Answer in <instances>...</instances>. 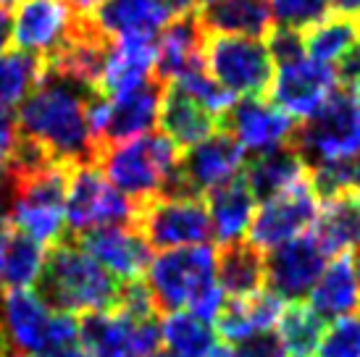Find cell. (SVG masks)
<instances>
[{
  "mask_svg": "<svg viewBox=\"0 0 360 357\" xmlns=\"http://www.w3.org/2000/svg\"><path fill=\"white\" fill-rule=\"evenodd\" d=\"M34 289V294L48 308L69 316L116 310L124 294V284L119 278L110 276L66 234L45 249V263Z\"/></svg>",
  "mask_w": 360,
  "mask_h": 357,
  "instance_id": "obj_2",
  "label": "cell"
},
{
  "mask_svg": "<svg viewBox=\"0 0 360 357\" xmlns=\"http://www.w3.org/2000/svg\"><path fill=\"white\" fill-rule=\"evenodd\" d=\"M331 260L329 249L313 234H302L263 255L266 263V289L284 302H302L305 294L316 287L326 263Z\"/></svg>",
  "mask_w": 360,
  "mask_h": 357,
  "instance_id": "obj_12",
  "label": "cell"
},
{
  "mask_svg": "<svg viewBox=\"0 0 360 357\" xmlns=\"http://www.w3.org/2000/svg\"><path fill=\"white\" fill-rule=\"evenodd\" d=\"M42 263H45V245L37 239L21 234L16 228L8 231L6 242V255H3V273L0 281L6 289H30L40 276Z\"/></svg>",
  "mask_w": 360,
  "mask_h": 357,
  "instance_id": "obj_32",
  "label": "cell"
},
{
  "mask_svg": "<svg viewBox=\"0 0 360 357\" xmlns=\"http://www.w3.org/2000/svg\"><path fill=\"white\" fill-rule=\"evenodd\" d=\"M98 100H103L98 89L42 71L37 87L21 103L16 131L58 163H92V108Z\"/></svg>",
  "mask_w": 360,
  "mask_h": 357,
  "instance_id": "obj_1",
  "label": "cell"
},
{
  "mask_svg": "<svg viewBox=\"0 0 360 357\" xmlns=\"http://www.w3.org/2000/svg\"><path fill=\"white\" fill-rule=\"evenodd\" d=\"M337 84L347 89H355L360 84V42L352 50H347L340 60H337Z\"/></svg>",
  "mask_w": 360,
  "mask_h": 357,
  "instance_id": "obj_40",
  "label": "cell"
},
{
  "mask_svg": "<svg viewBox=\"0 0 360 357\" xmlns=\"http://www.w3.org/2000/svg\"><path fill=\"white\" fill-rule=\"evenodd\" d=\"M205 208L210 216V226H213V237L221 245H231L245 239L248 228H250L252 213L258 208V202L252 197L250 187L245 184V178L234 176L226 184L205 192Z\"/></svg>",
  "mask_w": 360,
  "mask_h": 357,
  "instance_id": "obj_23",
  "label": "cell"
},
{
  "mask_svg": "<svg viewBox=\"0 0 360 357\" xmlns=\"http://www.w3.org/2000/svg\"><path fill=\"white\" fill-rule=\"evenodd\" d=\"M166 82L150 77L140 87L129 89L116 98H103L92 108V134H95V152L108 145L129 142L142 131L153 129L158 121L160 98Z\"/></svg>",
  "mask_w": 360,
  "mask_h": 357,
  "instance_id": "obj_11",
  "label": "cell"
},
{
  "mask_svg": "<svg viewBox=\"0 0 360 357\" xmlns=\"http://www.w3.org/2000/svg\"><path fill=\"white\" fill-rule=\"evenodd\" d=\"M163 8L169 11L171 19H179V16H190L198 11V0H160Z\"/></svg>",
  "mask_w": 360,
  "mask_h": 357,
  "instance_id": "obj_41",
  "label": "cell"
},
{
  "mask_svg": "<svg viewBox=\"0 0 360 357\" xmlns=\"http://www.w3.org/2000/svg\"><path fill=\"white\" fill-rule=\"evenodd\" d=\"M266 50H269L271 60L276 66H290L295 60L305 58V37L297 30H287V27H271L266 34Z\"/></svg>",
  "mask_w": 360,
  "mask_h": 357,
  "instance_id": "obj_37",
  "label": "cell"
},
{
  "mask_svg": "<svg viewBox=\"0 0 360 357\" xmlns=\"http://www.w3.org/2000/svg\"><path fill=\"white\" fill-rule=\"evenodd\" d=\"M290 148L297 150L308 166L360 155V103L355 92L347 87L334 89L295 126Z\"/></svg>",
  "mask_w": 360,
  "mask_h": 357,
  "instance_id": "obj_4",
  "label": "cell"
},
{
  "mask_svg": "<svg viewBox=\"0 0 360 357\" xmlns=\"http://www.w3.org/2000/svg\"><path fill=\"white\" fill-rule=\"evenodd\" d=\"M150 249H179L208 245L213 239L208 208L202 200L153 197L137 202L134 223Z\"/></svg>",
  "mask_w": 360,
  "mask_h": 357,
  "instance_id": "obj_10",
  "label": "cell"
},
{
  "mask_svg": "<svg viewBox=\"0 0 360 357\" xmlns=\"http://www.w3.org/2000/svg\"><path fill=\"white\" fill-rule=\"evenodd\" d=\"M321 357H360V316L337 318L321 339Z\"/></svg>",
  "mask_w": 360,
  "mask_h": 357,
  "instance_id": "obj_36",
  "label": "cell"
},
{
  "mask_svg": "<svg viewBox=\"0 0 360 357\" xmlns=\"http://www.w3.org/2000/svg\"><path fill=\"white\" fill-rule=\"evenodd\" d=\"M234 357H287L284 344L276 331H260L252 334L245 342H240L237 347L231 349Z\"/></svg>",
  "mask_w": 360,
  "mask_h": 357,
  "instance_id": "obj_38",
  "label": "cell"
},
{
  "mask_svg": "<svg viewBox=\"0 0 360 357\" xmlns=\"http://www.w3.org/2000/svg\"><path fill=\"white\" fill-rule=\"evenodd\" d=\"M208 357H234L231 355V349L229 347H219V344H216V347L210 349V355Z\"/></svg>",
  "mask_w": 360,
  "mask_h": 357,
  "instance_id": "obj_48",
  "label": "cell"
},
{
  "mask_svg": "<svg viewBox=\"0 0 360 357\" xmlns=\"http://www.w3.org/2000/svg\"><path fill=\"white\" fill-rule=\"evenodd\" d=\"M321 202L308 187V181H302L290 192H284L279 197H271L260 202L252 213L250 228L245 234V242H250L255 249H274L290 242L295 237L308 234V228L319 219Z\"/></svg>",
  "mask_w": 360,
  "mask_h": 357,
  "instance_id": "obj_13",
  "label": "cell"
},
{
  "mask_svg": "<svg viewBox=\"0 0 360 357\" xmlns=\"http://www.w3.org/2000/svg\"><path fill=\"white\" fill-rule=\"evenodd\" d=\"M355 273H358V281H360V252L355 255Z\"/></svg>",
  "mask_w": 360,
  "mask_h": 357,
  "instance_id": "obj_51",
  "label": "cell"
},
{
  "mask_svg": "<svg viewBox=\"0 0 360 357\" xmlns=\"http://www.w3.org/2000/svg\"><path fill=\"white\" fill-rule=\"evenodd\" d=\"M316 237L329 249L331 258L360 249V195L350 189L345 195L321 202Z\"/></svg>",
  "mask_w": 360,
  "mask_h": 357,
  "instance_id": "obj_28",
  "label": "cell"
},
{
  "mask_svg": "<svg viewBox=\"0 0 360 357\" xmlns=\"http://www.w3.org/2000/svg\"><path fill=\"white\" fill-rule=\"evenodd\" d=\"M66 3H69L77 16H92V11L98 8L103 0H66Z\"/></svg>",
  "mask_w": 360,
  "mask_h": 357,
  "instance_id": "obj_43",
  "label": "cell"
},
{
  "mask_svg": "<svg viewBox=\"0 0 360 357\" xmlns=\"http://www.w3.org/2000/svg\"><path fill=\"white\" fill-rule=\"evenodd\" d=\"M310 308L323 320L345 318L360 310V281L352 252H342L326 263L316 287L310 289Z\"/></svg>",
  "mask_w": 360,
  "mask_h": 357,
  "instance_id": "obj_24",
  "label": "cell"
},
{
  "mask_svg": "<svg viewBox=\"0 0 360 357\" xmlns=\"http://www.w3.org/2000/svg\"><path fill=\"white\" fill-rule=\"evenodd\" d=\"M202 48L205 32L198 21V11L171 19L155 42V77L160 82H174L190 71L202 69Z\"/></svg>",
  "mask_w": 360,
  "mask_h": 357,
  "instance_id": "obj_18",
  "label": "cell"
},
{
  "mask_svg": "<svg viewBox=\"0 0 360 357\" xmlns=\"http://www.w3.org/2000/svg\"><path fill=\"white\" fill-rule=\"evenodd\" d=\"M352 92H355V98H358V103H360V84L355 89H352Z\"/></svg>",
  "mask_w": 360,
  "mask_h": 357,
  "instance_id": "obj_53",
  "label": "cell"
},
{
  "mask_svg": "<svg viewBox=\"0 0 360 357\" xmlns=\"http://www.w3.org/2000/svg\"><path fill=\"white\" fill-rule=\"evenodd\" d=\"M148 289L158 313H179L190 299L216 281V249L210 245L163 249L148 268Z\"/></svg>",
  "mask_w": 360,
  "mask_h": 357,
  "instance_id": "obj_7",
  "label": "cell"
},
{
  "mask_svg": "<svg viewBox=\"0 0 360 357\" xmlns=\"http://www.w3.org/2000/svg\"><path fill=\"white\" fill-rule=\"evenodd\" d=\"M69 237L92 260H98L110 276L119 278L121 284L142 281L153 263L150 245L129 223L92 228V231H79V234H69Z\"/></svg>",
  "mask_w": 360,
  "mask_h": 357,
  "instance_id": "obj_14",
  "label": "cell"
},
{
  "mask_svg": "<svg viewBox=\"0 0 360 357\" xmlns=\"http://www.w3.org/2000/svg\"><path fill=\"white\" fill-rule=\"evenodd\" d=\"M90 21L110 40H155V34L169 24L171 16L160 0H103L92 11Z\"/></svg>",
  "mask_w": 360,
  "mask_h": 357,
  "instance_id": "obj_19",
  "label": "cell"
},
{
  "mask_svg": "<svg viewBox=\"0 0 360 357\" xmlns=\"http://www.w3.org/2000/svg\"><path fill=\"white\" fill-rule=\"evenodd\" d=\"M0 326L8 349L24 357L79 342L77 318L51 310L30 289H6L0 294Z\"/></svg>",
  "mask_w": 360,
  "mask_h": 357,
  "instance_id": "obj_5",
  "label": "cell"
},
{
  "mask_svg": "<svg viewBox=\"0 0 360 357\" xmlns=\"http://www.w3.org/2000/svg\"><path fill=\"white\" fill-rule=\"evenodd\" d=\"M137 202L124 197L119 189L103 176L95 163H77L66 192V223L69 234L92 231L103 226L134 223Z\"/></svg>",
  "mask_w": 360,
  "mask_h": 357,
  "instance_id": "obj_8",
  "label": "cell"
},
{
  "mask_svg": "<svg viewBox=\"0 0 360 357\" xmlns=\"http://www.w3.org/2000/svg\"><path fill=\"white\" fill-rule=\"evenodd\" d=\"M77 13L66 0H16L11 37L16 50L45 58L66 42Z\"/></svg>",
  "mask_w": 360,
  "mask_h": 357,
  "instance_id": "obj_16",
  "label": "cell"
},
{
  "mask_svg": "<svg viewBox=\"0 0 360 357\" xmlns=\"http://www.w3.org/2000/svg\"><path fill=\"white\" fill-rule=\"evenodd\" d=\"M181 158V150L166 134L145 137L108 145L95 152V166L119 189L124 197L145 202L160 195V187Z\"/></svg>",
  "mask_w": 360,
  "mask_h": 357,
  "instance_id": "obj_3",
  "label": "cell"
},
{
  "mask_svg": "<svg viewBox=\"0 0 360 357\" xmlns=\"http://www.w3.org/2000/svg\"><path fill=\"white\" fill-rule=\"evenodd\" d=\"M352 192L360 195V155L352 158Z\"/></svg>",
  "mask_w": 360,
  "mask_h": 357,
  "instance_id": "obj_47",
  "label": "cell"
},
{
  "mask_svg": "<svg viewBox=\"0 0 360 357\" xmlns=\"http://www.w3.org/2000/svg\"><path fill=\"white\" fill-rule=\"evenodd\" d=\"M284 305L287 302L269 289H260L258 294L245 299L229 297L216 318V334L229 344H240L252 334L271 331L276 326Z\"/></svg>",
  "mask_w": 360,
  "mask_h": 357,
  "instance_id": "obj_22",
  "label": "cell"
},
{
  "mask_svg": "<svg viewBox=\"0 0 360 357\" xmlns=\"http://www.w3.org/2000/svg\"><path fill=\"white\" fill-rule=\"evenodd\" d=\"M171 84H176L179 89H184L192 100H198L202 108H208L210 113H213V116H219V119L231 108V103H234V95L221 87L219 82L213 79L208 71H205V66L198 69V71L184 74V77L174 79Z\"/></svg>",
  "mask_w": 360,
  "mask_h": 357,
  "instance_id": "obj_35",
  "label": "cell"
},
{
  "mask_svg": "<svg viewBox=\"0 0 360 357\" xmlns=\"http://www.w3.org/2000/svg\"><path fill=\"white\" fill-rule=\"evenodd\" d=\"M216 339V328L192 313H169L160 323V347L171 357H208Z\"/></svg>",
  "mask_w": 360,
  "mask_h": 357,
  "instance_id": "obj_29",
  "label": "cell"
},
{
  "mask_svg": "<svg viewBox=\"0 0 360 357\" xmlns=\"http://www.w3.org/2000/svg\"><path fill=\"white\" fill-rule=\"evenodd\" d=\"M8 349V342H6V334H3V326H0V355Z\"/></svg>",
  "mask_w": 360,
  "mask_h": 357,
  "instance_id": "obj_49",
  "label": "cell"
},
{
  "mask_svg": "<svg viewBox=\"0 0 360 357\" xmlns=\"http://www.w3.org/2000/svg\"><path fill=\"white\" fill-rule=\"evenodd\" d=\"M329 8H334V13L355 16V13H360V0H329Z\"/></svg>",
  "mask_w": 360,
  "mask_h": 357,
  "instance_id": "obj_44",
  "label": "cell"
},
{
  "mask_svg": "<svg viewBox=\"0 0 360 357\" xmlns=\"http://www.w3.org/2000/svg\"><path fill=\"white\" fill-rule=\"evenodd\" d=\"M271 21L287 30H310L329 16V0H266Z\"/></svg>",
  "mask_w": 360,
  "mask_h": 357,
  "instance_id": "obj_34",
  "label": "cell"
},
{
  "mask_svg": "<svg viewBox=\"0 0 360 357\" xmlns=\"http://www.w3.org/2000/svg\"><path fill=\"white\" fill-rule=\"evenodd\" d=\"M242 178L250 187L255 202H266L271 197H279L292 187L308 181V163L295 148L284 145L271 152H258L252 160L242 166Z\"/></svg>",
  "mask_w": 360,
  "mask_h": 357,
  "instance_id": "obj_21",
  "label": "cell"
},
{
  "mask_svg": "<svg viewBox=\"0 0 360 357\" xmlns=\"http://www.w3.org/2000/svg\"><path fill=\"white\" fill-rule=\"evenodd\" d=\"M87 357H153L160 352V320L134 318L124 310L84 313L77 320Z\"/></svg>",
  "mask_w": 360,
  "mask_h": 357,
  "instance_id": "obj_9",
  "label": "cell"
},
{
  "mask_svg": "<svg viewBox=\"0 0 360 357\" xmlns=\"http://www.w3.org/2000/svg\"><path fill=\"white\" fill-rule=\"evenodd\" d=\"M205 3H213V0H202V6H205Z\"/></svg>",
  "mask_w": 360,
  "mask_h": 357,
  "instance_id": "obj_55",
  "label": "cell"
},
{
  "mask_svg": "<svg viewBox=\"0 0 360 357\" xmlns=\"http://www.w3.org/2000/svg\"><path fill=\"white\" fill-rule=\"evenodd\" d=\"M216 281L229 297L245 299L258 294L260 289H266L263 252L245 239L221 245V249H216Z\"/></svg>",
  "mask_w": 360,
  "mask_h": 357,
  "instance_id": "obj_27",
  "label": "cell"
},
{
  "mask_svg": "<svg viewBox=\"0 0 360 357\" xmlns=\"http://www.w3.org/2000/svg\"><path fill=\"white\" fill-rule=\"evenodd\" d=\"M153 357H171V355H166V352H155Z\"/></svg>",
  "mask_w": 360,
  "mask_h": 357,
  "instance_id": "obj_54",
  "label": "cell"
},
{
  "mask_svg": "<svg viewBox=\"0 0 360 357\" xmlns=\"http://www.w3.org/2000/svg\"><path fill=\"white\" fill-rule=\"evenodd\" d=\"M13 3H16V0H0V6H3V8H8V6H13Z\"/></svg>",
  "mask_w": 360,
  "mask_h": 357,
  "instance_id": "obj_52",
  "label": "cell"
},
{
  "mask_svg": "<svg viewBox=\"0 0 360 357\" xmlns=\"http://www.w3.org/2000/svg\"><path fill=\"white\" fill-rule=\"evenodd\" d=\"M295 126L297 124L292 121L290 113H284L263 98L234 100L231 108L219 119L221 131L237 139L242 150H255V152H271L290 145Z\"/></svg>",
  "mask_w": 360,
  "mask_h": 357,
  "instance_id": "obj_15",
  "label": "cell"
},
{
  "mask_svg": "<svg viewBox=\"0 0 360 357\" xmlns=\"http://www.w3.org/2000/svg\"><path fill=\"white\" fill-rule=\"evenodd\" d=\"M150 77H155V40L148 37L113 40L101 79V92L105 98H116L140 87Z\"/></svg>",
  "mask_w": 360,
  "mask_h": 357,
  "instance_id": "obj_25",
  "label": "cell"
},
{
  "mask_svg": "<svg viewBox=\"0 0 360 357\" xmlns=\"http://www.w3.org/2000/svg\"><path fill=\"white\" fill-rule=\"evenodd\" d=\"M202 63L213 79L231 95L260 98L274 79V60L266 42L258 37H234V34H205Z\"/></svg>",
  "mask_w": 360,
  "mask_h": 357,
  "instance_id": "obj_6",
  "label": "cell"
},
{
  "mask_svg": "<svg viewBox=\"0 0 360 357\" xmlns=\"http://www.w3.org/2000/svg\"><path fill=\"white\" fill-rule=\"evenodd\" d=\"M16 150V116L11 108H0V176H6Z\"/></svg>",
  "mask_w": 360,
  "mask_h": 357,
  "instance_id": "obj_39",
  "label": "cell"
},
{
  "mask_svg": "<svg viewBox=\"0 0 360 357\" xmlns=\"http://www.w3.org/2000/svg\"><path fill=\"white\" fill-rule=\"evenodd\" d=\"M158 121L160 134H166L181 152L219 131V116H213L208 108H202L198 100H192L184 89L171 82H166L160 98Z\"/></svg>",
  "mask_w": 360,
  "mask_h": 357,
  "instance_id": "obj_20",
  "label": "cell"
},
{
  "mask_svg": "<svg viewBox=\"0 0 360 357\" xmlns=\"http://www.w3.org/2000/svg\"><path fill=\"white\" fill-rule=\"evenodd\" d=\"M198 21L205 34L260 37L271 30V11L266 0H213L198 8Z\"/></svg>",
  "mask_w": 360,
  "mask_h": 357,
  "instance_id": "obj_26",
  "label": "cell"
},
{
  "mask_svg": "<svg viewBox=\"0 0 360 357\" xmlns=\"http://www.w3.org/2000/svg\"><path fill=\"white\" fill-rule=\"evenodd\" d=\"M323 331H326V320L310 308L308 302L284 305L276 334L284 344L287 357H316Z\"/></svg>",
  "mask_w": 360,
  "mask_h": 357,
  "instance_id": "obj_30",
  "label": "cell"
},
{
  "mask_svg": "<svg viewBox=\"0 0 360 357\" xmlns=\"http://www.w3.org/2000/svg\"><path fill=\"white\" fill-rule=\"evenodd\" d=\"M37 357H87L84 355V349H79L77 344H71V347H58V349H48V352H42Z\"/></svg>",
  "mask_w": 360,
  "mask_h": 357,
  "instance_id": "obj_45",
  "label": "cell"
},
{
  "mask_svg": "<svg viewBox=\"0 0 360 357\" xmlns=\"http://www.w3.org/2000/svg\"><path fill=\"white\" fill-rule=\"evenodd\" d=\"M42 77V60L24 50L0 53V108H13L30 98Z\"/></svg>",
  "mask_w": 360,
  "mask_h": 357,
  "instance_id": "obj_33",
  "label": "cell"
},
{
  "mask_svg": "<svg viewBox=\"0 0 360 357\" xmlns=\"http://www.w3.org/2000/svg\"><path fill=\"white\" fill-rule=\"evenodd\" d=\"M358 24H360V16H358Z\"/></svg>",
  "mask_w": 360,
  "mask_h": 357,
  "instance_id": "obj_56",
  "label": "cell"
},
{
  "mask_svg": "<svg viewBox=\"0 0 360 357\" xmlns=\"http://www.w3.org/2000/svg\"><path fill=\"white\" fill-rule=\"evenodd\" d=\"M8 37H11V19H8V13H6V8L0 6V50L11 42Z\"/></svg>",
  "mask_w": 360,
  "mask_h": 357,
  "instance_id": "obj_46",
  "label": "cell"
},
{
  "mask_svg": "<svg viewBox=\"0 0 360 357\" xmlns=\"http://www.w3.org/2000/svg\"><path fill=\"white\" fill-rule=\"evenodd\" d=\"M8 208L3 205V197H0V273H3V255H6V242H8Z\"/></svg>",
  "mask_w": 360,
  "mask_h": 357,
  "instance_id": "obj_42",
  "label": "cell"
},
{
  "mask_svg": "<svg viewBox=\"0 0 360 357\" xmlns=\"http://www.w3.org/2000/svg\"><path fill=\"white\" fill-rule=\"evenodd\" d=\"M0 357H24V355H19V352H13V349H6Z\"/></svg>",
  "mask_w": 360,
  "mask_h": 357,
  "instance_id": "obj_50",
  "label": "cell"
},
{
  "mask_svg": "<svg viewBox=\"0 0 360 357\" xmlns=\"http://www.w3.org/2000/svg\"><path fill=\"white\" fill-rule=\"evenodd\" d=\"M337 87L340 84H337L334 66L319 63L313 58H302L290 63V66H281L279 71H274L269 95L274 100V105L281 108L284 113L308 119L310 113L319 108Z\"/></svg>",
  "mask_w": 360,
  "mask_h": 357,
  "instance_id": "obj_17",
  "label": "cell"
},
{
  "mask_svg": "<svg viewBox=\"0 0 360 357\" xmlns=\"http://www.w3.org/2000/svg\"><path fill=\"white\" fill-rule=\"evenodd\" d=\"M360 42V24L347 13H329L326 19L310 27L305 34V53L319 63H337V60Z\"/></svg>",
  "mask_w": 360,
  "mask_h": 357,
  "instance_id": "obj_31",
  "label": "cell"
}]
</instances>
